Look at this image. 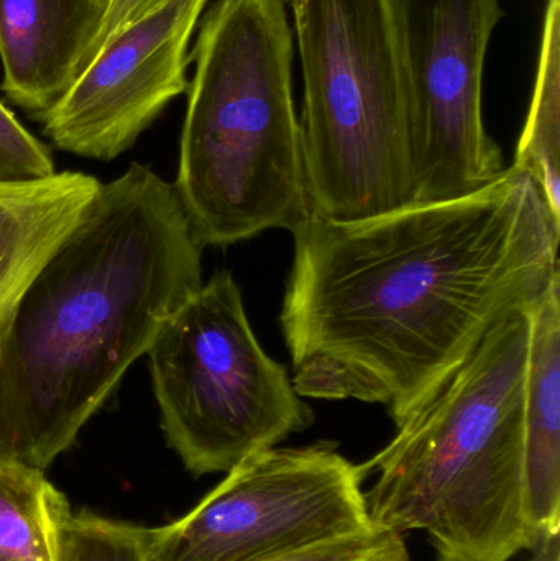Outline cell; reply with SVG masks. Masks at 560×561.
I'll use <instances>...</instances> for the list:
<instances>
[{"instance_id":"6da1fadb","label":"cell","mask_w":560,"mask_h":561,"mask_svg":"<svg viewBox=\"0 0 560 561\" xmlns=\"http://www.w3.org/2000/svg\"><path fill=\"white\" fill-rule=\"evenodd\" d=\"M279 313L301 398L381 404L401 427L490 329L560 280V220L506 168L479 193L370 219L309 214Z\"/></svg>"},{"instance_id":"7a4b0ae2","label":"cell","mask_w":560,"mask_h":561,"mask_svg":"<svg viewBox=\"0 0 560 561\" xmlns=\"http://www.w3.org/2000/svg\"><path fill=\"white\" fill-rule=\"evenodd\" d=\"M173 184L130 164L0 323V460L46 470L203 286Z\"/></svg>"},{"instance_id":"3957f363","label":"cell","mask_w":560,"mask_h":561,"mask_svg":"<svg viewBox=\"0 0 560 561\" xmlns=\"http://www.w3.org/2000/svg\"><path fill=\"white\" fill-rule=\"evenodd\" d=\"M533 310L495 323L472 355L375 455L372 524L424 530L437 561H508L525 519V404Z\"/></svg>"},{"instance_id":"277c9868","label":"cell","mask_w":560,"mask_h":561,"mask_svg":"<svg viewBox=\"0 0 560 561\" xmlns=\"http://www.w3.org/2000/svg\"><path fill=\"white\" fill-rule=\"evenodd\" d=\"M288 0H219L194 46L174 190L197 242L295 232L309 209Z\"/></svg>"},{"instance_id":"5b68a950","label":"cell","mask_w":560,"mask_h":561,"mask_svg":"<svg viewBox=\"0 0 560 561\" xmlns=\"http://www.w3.org/2000/svg\"><path fill=\"white\" fill-rule=\"evenodd\" d=\"M305 79L309 209L335 222L414 204L410 101L391 0H288Z\"/></svg>"},{"instance_id":"8992f818","label":"cell","mask_w":560,"mask_h":561,"mask_svg":"<svg viewBox=\"0 0 560 561\" xmlns=\"http://www.w3.org/2000/svg\"><path fill=\"white\" fill-rule=\"evenodd\" d=\"M168 445L191 473H229L315 422L285 366L266 355L229 272L203 283L147 352Z\"/></svg>"},{"instance_id":"52a82bcc","label":"cell","mask_w":560,"mask_h":561,"mask_svg":"<svg viewBox=\"0 0 560 561\" xmlns=\"http://www.w3.org/2000/svg\"><path fill=\"white\" fill-rule=\"evenodd\" d=\"M365 477L328 442L260 451L190 514L150 529V561H259L370 529Z\"/></svg>"},{"instance_id":"ba28073f","label":"cell","mask_w":560,"mask_h":561,"mask_svg":"<svg viewBox=\"0 0 560 561\" xmlns=\"http://www.w3.org/2000/svg\"><path fill=\"white\" fill-rule=\"evenodd\" d=\"M391 9L410 101L414 204L479 193L506 170L482 108L500 0H391Z\"/></svg>"},{"instance_id":"9c48e42d","label":"cell","mask_w":560,"mask_h":561,"mask_svg":"<svg viewBox=\"0 0 560 561\" xmlns=\"http://www.w3.org/2000/svg\"><path fill=\"white\" fill-rule=\"evenodd\" d=\"M207 0H163L112 35L58 102L43 130L59 150L111 161L187 91V46Z\"/></svg>"},{"instance_id":"30bf717a","label":"cell","mask_w":560,"mask_h":561,"mask_svg":"<svg viewBox=\"0 0 560 561\" xmlns=\"http://www.w3.org/2000/svg\"><path fill=\"white\" fill-rule=\"evenodd\" d=\"M101 0H0L2 89L42 117L81 69L104 15Z\"/></svg>"},{"instance_id":"8fae6325","label":"cell","mask_w":560,"mask_h":561,"mask_svg":"<svg viewBox=\"0 0 560 561\" xmlns=\"http://www.w3.org/2000/svg\"><path fill=\"white\" fill-rule=\"evenodd\" d=\"M99 190L94 176L79 171L0 181V323Z\"/></svg>"},{"instance_id":"7c38bea8","label":"cell","mask_w":560,"mask_h":561,"mask_svg":"<svg viewBox=\"0 0 560 561\" xmlns=\"http://www.w3.org/2000/svg\"><path fill=\"white\" fill-rule=\"evenodd\" d=\"M525 404V519L539 540L560 533V280L532 313Z\"/></svg>"},{"instance_id":"4fadbf2b","label":"cell","mask_w":560,"mask_h":561,"mask_svg":"<svg viewBox=\"0 0 560 561\" xmlns=\"http://www.w3.org/2000/svg\"><path fill=\"white\" fill-rule=\"evenodd\" d=\"M69 514L68 501L42 470L0 460V561H56Z\"/></svg>"},{"instance_id":"5bb4252c","label":"cell","mask_w":560,"mask_h":561,"mask_svg":"<svg viewBox=\"0 0 560 561\" xmlns=\"http://www.w3.org/2000/svg\"><path fill=\"white\" fill-rule=\"evenodd\" d=\"M560 0H548L538 76L513 170L528 174L560 220Z\"/></svg>"},{"instance_id":"9a60e30c","label":"cell","mask_w":560,"mask_h":561,"mask_svg":"<svg viewBox=\"0 0 560 561\" xmlns=\"http://www.w3.org/2000/svg\"><path fill=\"white\" fill-rule=\"evenodd\" d=\"M56 561H150V529L69 514L59 530Z\"/></svg>"},{"instance_id":"2e32d148","label":"cell","mask_w":560,"mask_h":561,"mask_svg":"<svg viewBox=\"0 0 560 561\" xmlns=\"http://www.w3.org/2000/svg\"><path fill=\"white\" fill-rule=\"evenodd\" d=\"M259 561H410V553L401 534L374 524L370 529L352 536Z\"/></svg>"},{"instance_id":"e0dca14e","label":"cell","mask_w":560,"mask_h":561,"mask_svg":"<svg viewBox=\"0 0 560 561\" xmlns=\"http://www.w3.org/2000/svg\"><path fill=\"white\" fill-rule=\"evenodd\" d=\"M53 173L55 161L48 147L0 101V181L38 180Z\"/></svg>"},{"instance_id":"ac0fdd59","label":"cell","mask_w":560,"mask_h":561,"mask_svg":"<svg viewBox=\"0 0 560 561\" xmlns=\"http://www.w3.org/2000/svg\"><path fill=\"white\" fill-rule=\"evenodd\" d=\"M161 2L163 0H108L98 33H95L94 39L89 45L84 59H82L81 69L91 61L92 56L101 49V46L112 35H115L118 30L124 28L125 25L134 22V20L140 19L145 13L150 12L155 7L160 5Z\"/></svg>"},{"instance_id":"d6986e66","label":"cell","mask_w":560,"mask_h":561,"mask_svg":"<svg viewBox=\"0 0 560 561\" xmlns=\"http://www.w3.org/2000/svg\"><path fill=\"white\" fill-rule=\"evenodd\" d=\"M559 540V534L545 537V539L532 550L533 559L529 561H560Z\"/></svg>"},{"instance_id":"ffe728a7","label":"cell","mask_w":560,"mask_h":561,"mask_svg":"<svg viewBox=\"0 0 560 561\" xmlns=\"http://www.w3.org/2000/svg\"><path fill=\"white\" fill-rule=\"evenodd\" d=\"M101 2L104 3V5H107L108 0H101Z\"/></svg>"}]
</instances>
